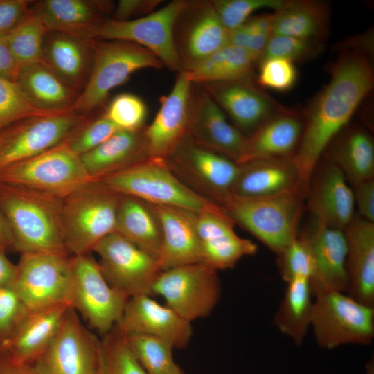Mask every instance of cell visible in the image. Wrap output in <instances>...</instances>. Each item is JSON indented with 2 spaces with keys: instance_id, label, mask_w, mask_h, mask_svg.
<instances>
[{
  "instance_id": "30",
  "label": "cell",
  "mask_w": 374,
  "mask_h": 374,
  "mask_svg": "<svg viewBox=\"0 0 374 374\" xmlns=\"http://www.w3.org/2000/svg\"><path fill=\"white\" fill-rule=\"evenodd\" d=\"M347 242V294L374 307V224L354 217L344 230Z\"/></svg>"
},
{
  "instance_id": "51",
  "label": "cell",
  "mask_w": 374,
  "mask_h": 374,
  "mask_svg": "<svg viewBox=\"0 0 374 374\" xmlns=\"http://www.w3.org/2000/svg\"><path fill=\"white\" fill-rule=\"evenodd\" d=\"M34 2L32 0H0V34L10 30Z\"/></svg>"
},
{
  "instance_id": "25",
  "label": "cell",
  "mask_w": 374,
  "mask_h": 374,
  "mask_svg": "<svg viewBox=\"0 0 374 374\" xmlns=\"http://www.w3.org/2000/svg\"><path fill=\"white\" fill-rule=\"evenodd\" d=\"M114 9L111 1L96 0H41L30 7L48 32L89 39Z\"/></svg>"
},
{
  "instance_id": "18",
  "label": "cell",
  "mask_w": 374,
  "mask_h": 374,
  "mask_svg": "<svg viewBox=\"0 0 374 374\" xmlns=\"http://www.w3.org/2000/svg\"><path fill=\"white\" fill-rule=\"evenodd\" d=\"M187 134L197 145L236 163L241 158L247 138L228 122L225 113L203 87L195 83L190 90Z\"/></svg>"
},
{
  "instance_id": "6",
  "label": "cell",
  "mask_w": 374,
  "mask_h": 374,
  "mask_svg": "<svg viewBox=\"0 0 374 374\" xmlns=\"http://www.w3.org/2000/svg\"><path fill=\"white\" fill-rule=\"evenodd\" d=\"M313 296L310 328L319 347L332 350L343 345L372 343L374 307L338 291H321Z\"/></svg>"
},
{
  "instance_id": "36",
  "label": "cell",
  "mask_w": 374,
  "mask_h": 374,
  "mask_svg": "<svg viewBox=\"0 0 374 374\" xmlns=\"http://www.w3.org/2000/svg\"><path fill=\"white\" fill-rule=\"evenodd\" d=\"M258 57L240 47L227 44L193 67L184 70L195 84L255 79L253 74Z\"/></svg>"
},
{
  "instance_id": "56",
  "label": "cell",
  "mask_w": 374,
  "mask_h": 374,
  "mask_svg": "<svg viewBox=\"0 0 374 374\" xmlns=\"http://www.w3.org/2000/svg\"><path fill=\"white\" fill-rule=\"evenodd\" d=\"M0 374H35L29 365L12 360L6 353L0 352Z\"/></svg>"
},
{
  "instance_id": "53",
  "label": "cell",
  "mask_w": 374,
  "mask_h": 374,
  "mask_svg": "<svg viewBox=\"0 0 374 374\" xmlns=\"http://www.w3.org/2000/svg\"><path fill=\"white\" fill-rule=\"evenodd\" d=\"M355 204L359 217L371 222H374V180L370 179L354 186Z\"/></svg>"
},
{
  "instance_id": "22",
  "label": "cell",
  "mask_w": 374,
  "mask_h": 374,
  "mask_svg": "<svg viewBox=\"0 0 374 374\" xmlns=\"http://www.w3.org/2000/svg\"><path fill=\"white\" fill-rule=\"evenodd\" d=\"M235 224L222 206L197 213L196 226L203 262L217 271L231 269L240 259L258 251L256 244L235 233Z\"/></svg>"
},
{
  "instance_id": "21",
  "label": "cell",
  "mask_w": 374,
  "mask_h": 374,
  "mask_svg": "<svg viewBox=\"0 0 374 374\" xmlns=\"http://www.w3.org/2000/svg\"><path fill=\"white\" fill-rule=\"evenodd\" d=\"M192 84L181 71L170 92L161 98L159 111L145 129L150 159L166 163L186 136Z\"/></svg>"
},
{
  "instance_id": "15",
  "label": "cell",
  "mask_w": 374,
  "mask_h": 374,
  "mask_svg": "<svg viewBox=\"0 0 374 374\" xmlns=\"http://www.w3.org/2000/svg\"><path fill=\"white\" fill-rule=\"evenodd\" d=\"M17 265L13 286L28 313L58 304H69L71 278L70 256L23 253Z\"/></svg>"
},
{
  "instance_id": "38",
  "label": "cell",
  "mask_w": 374,
  "mask_h": 374,
  "mask_svg": "<svg viewBox=\"0 0 374 374\" xmlns=\"http://www.w3.org/2000/svg\"><path fill=\"white\" fill-rule=\"evenodd\" d=\"M332 161L353 186L373 179L374 142L361 127L346 132L332 150Z\"/></svg>"
},
{
  "instance_id": "20",
  "label": "cell",
  "mask_w": 374,
  "mask_h": 374,
  "mask_svg": "<svg viewBox=\"0 0 374 374\" xmlns=\"http://www.w3.org/2000/svg\"><path fill=\"white\" fill-rule=\"evenodd\" d=\"M114 327L125 337L153 336L169 342L178 349L185 348L193 335L190 322L147 294L129 298Z\"/></svg>"
},
{
  "instance_id": "9",
  "label": "cell",
  "mask_w": 374,
  "mask_h": 374,
  "mask_svg": "<svg viewBox=\"0 0 374 374\" xmlns=\"http://www.w3.org/2000/svg\"><path fill=\"white\" fill-rule=\"evenodd\" d=\"M71 264L69 304L103 336L119 321L129 297L108 283L91 253L71 256Z\"/></svg>"
},
{
  "instance_id": "59",
  "label": "cell",
  "mask_w": 374,
  "mask_h": 374,
  "mask_svg": "<svg viewBox=\"0 0 374 374\" xmlns=\"http://www.w3.org/2000/svg\"><path fill=\"white\" fill-rule=\"evenodd\" d=\"M180 374H184V373L182 372V373H181Z\"/></svg>"
},
{
  "instance_id": "2",
  "label": "cell",
  "mask_w": 374,
  "mask_h": 374,
  "mask_svg": "<svg viewBox=\"0 0 374 374\" xmlns=\"http://www.w3.org/2000/svg\"><path fill=\"white\" fill-rule=\"evenodd\" d=\"M63 199L0 181V211L23 253L66 252L62 224Z\"/></svg>"
},
{
  "instance_id": "45",
  "label": "cell",
  "mask_w": 374,
  "mask_h": 374,
  "mask_svg": "<svg viewBox=\"0 0 374 374\" xmlns=\"http://www.w3.org/2000/svg\"><path fill=\"white\" fill-rule=\"evenodd\" d=\"M277 265L282 278L289 282L296 278L311 280L314 261L309 244L302 235L298 237L277 255Z\"/></svg>"
},
{
  "instance_id": "11",
  "label": "cell",
  "mask_w": 374,
  "mask_h": 374,
  "mask_svg": "<svg viewBox=\"0 0 374 374\" xmlns=\"http://www.w3.org/2000/svg\"><path fill=\"white\" fill-rule=\"evenodd\" d=\"M221 290L217 271L198 262L161 271L154 282L152 295L163 297L167 306L191 323L212 312Z\"/></svg>"
},
{
  "instance_id": "10",
  "label": "cell",
  "mask_w": 374,
  "mask_h": 374,
  "mask_svg": "<svg viewBox=\"0 0 374 374\" xmlns=\"http://www.w3.org/2000/svg\"><path fill=\"white\" fill-rule=\"evenodd\" d=\"M91 118L74 111L32 116L0 130V170L67 141Z\"/></svg>"
},
{
  "instance_id": "19",
  "label": "cell",
  "mask_w": 374,
  "mask_h": 374,
  "mask_svg": "<svg viewBox=\"0 0 374 374\" xmlns=\"http://www.w3.org/2000/svg\"><path fill=\"white\" fill-rule=\"evenodd\" d=\"M242 134L249 135L284 107L265 92L255 79L201 84Z\"/></svg>"
},
{
  "instance_id": "7",
  "label": "cell",
  "mask_w": 374,
  "mask_h": 374,
  "mask_svg": "<svg viewBox=\"0 0 374 374\" xmlns=\"http://www.w3.org/2000/svg\"><path fill=\"white\" fill-rule=\"evenodd\" d=\"M94 60L90 78L73 111L88 115L105 102L109 92L134 72L160 69L162 62L148 49L122 40L93 39Z\"/></svg>"
},
{
  "instance_id": "29",
  "label": "cell",
  "mask_w": 374,
  "mask_h": 374,
  "mask_svg": "<svg viewBox=\"0 0 374 374\" xmlns=\"http://www.w3.org/2000/svg\"><path fill=\"white\" fill-rule=\"evenodd\" d=\"M69 307L62 303L28 313L0 351L17 363L30 366L54 337Z\"/></svg>"
},
{
  "instance_id": "44",
  "label": "cell",
  "mask_w": 374,
  "mask_h": 374,
  "mask_svg": "<svg viewBox=\"0 0 374 374\" xmlns=\"http://www.w3.org/2000/svg\"><path fill=\"white\" fill-rule=\"evenodd\" d=\"M44 115L52 114L34 107L15 82L0 76V130L20 119Z\"/></svg>"
},
{
  "instance_id": "46",
  "label": "cell",
  "mask_w": 374,
  "mask_h": 374,
  "mask_svg": "<svg viewBox=\"0 0 374 374\" xmlns=\"http://www.w3.org/2000/svg\"><path fill=\"white\" fill-rule=\"evenodd\" d=\"M323 43L324 42L272 35L258 62L267 57H280L293 62L305 61L321 53L324 48Z\"/></svg>"
},
{
  "instance_id": "35",
  "label": "cell",
  "mask_w": 374,
  "mask_h": 374,
  "mask_svg": "<svg viewBox=\"0 0 374 374\" xmlns=\"http://www.w3.org/2000/svg\"><path fill=\"white\" fill-rule=\"evenodd\" d=\"M273 35L324 42L329 30L327 3L316 0H284L274 10Z\"/></svg>"
},
{
  "instance_id": "1",
  "label": "cell",
  "mask_w": 374,
  "mask_h": 374,
  "mask_svg": "<svg viewBox=\"0 0 374 374\" xmlns=\"http://www.w3.org/2000/svg\"><path fill=\"white\" fill-rule=\"evenodd\" d=\"M373 86L371 50L348 44L342 46L332 67L330 81L304 114L302 136L292 157L306 192L321 154Z\"/></svg>"
},
{
  "instance_id": "39",
  "label": "cell",
  "mask_w": 374,
  "mask_h": 374,
  "mask_svg": "<svg viewBox=\"0 0 374 374\" xmlns=\"http://www.w3.org/2000/svg\"><path fill=\"white\" fill-rule=\"evenodd\" d=\"M48 31L30 10L3 35L20 66L42 61L43 44Z\"/></svg>"
},
{
  "instance_id": "5",
  "label": "cell",
  "mask_w": 374,
  "mask_h": 374,
  "mask_svg": "<svg viewBox=\"0 0 374 374\" xmlns=\"http://www.w3.org/2000/svg\"><path fill=\"white\" fill-rule=\"evenodd\" d=\"M109 189L157 206L184 208L196 213L221 206L187 187L166 163L148 159L97 179Z\"/></svg>"
},
{
  "instance_id": "27",
  "label": "cell",
  "mask_w": 374,
  "mask_h": 374,
  "mask_svg": "<svg viewBox=\"0 0 374 374\" xmlns=\"http://www.w3.org/2000/svg\"><path fill=\"white\" fill-rule=\"evenodd\" d=\"M294 190L306 193L292 157L257 159L238 164L231 193L256 197Z\"/></svg>"
},
{
  "instance_id": "28",
  "label": "cell",
  "mask_w": 374,
  "mask_h": 374,
  "mask_svg": "<svg viewBox=\"0 0 374 374\" xmlns=\"http://www.w3.org/2000/svg\"><path fill=\"white\" fill-rule=\"evenodd\" d=\"M308 190V204L317 222L344 230L353 220V191L332 162L323 168Z\"/></svg>"
},
{
  "instance_id": "54",
  "label": "cell",
  "mask_w": 374,
  "mask_h": 374,
  "mask_svg": "<svg viewBox=\"0 0 374 374\" xmlns=\"http://www.w3.org/2000/svg\"><path fill=\"white\" fill-rule=\"evenodd\" d=\"M19 68L3 34H0V76L15 82Z\"/></svg>"
},
{
  "instance_id": "40",
  "label": "cell",
  "mask_w": 374,
  "mask_h": 374,
  "mask_svg": "<svg viewBox=\"0 0 374 374\" xmlns=\"http://www.w3.org/2000/svg\"><path fill=\"white\" fill-rule=\"evenodd\" d=\"M125 337L134 355L148 374H180L183 372L174 360V348L169 342L145 335Z\"/></svg>"
},
{
  "instance_id": "58",
  "label": "cell",
  "mask_w": 374,
  "mask_h": 374,
  "mask_svg": "<svg viewBox=\"0 0 374 374\" xmlns=\"http://www.w3.org/2000/svg\"><path fill=\"white\" fill-rule=\"evenodd\" d=\"M366 372L364 374H374V360L371 359L366 364Z\"/></svg>"
},
{
  "instance_id": "41",
  "label": "cell",
  "mask_w": 374,
  "mask_h": 374,
  "mask_svg": "<svg viewBox=\"0 0 374 374\" xmlns=\"http://www.w3.org/2000/svg\"><path fill=\"white\" fill-rule=\"evenodd\" d=\"M101 343L100 374H148L115 327L103 336Z\"/></svg>"
},
{
  "instance_id": "47",
  "label": "cell",
  "mask_w": 374,
  "mask_h": 374,
  "mask_svg": "<svg viewBox=\"0 0 374 374\" xmlns=\"http://www.w3.org/2000/svg\"><path fill=\"white\" fill-rule=\"evenodd\" d=\"M217 16L229 32L244 23L252 14L262 8L278 9L284 0H212Z\"/></svg>"
},
{
  "instance_id": "37",
  "label": "cell",
  "mask_w": 374,
  "mask_h": 374,
  "mask_svg": "<svg viewBox=\"0 0 374 374\" xmlns=\"http://www.w3.org/2000/svg\"><path fill=\"white\" fill-rule=\"evenodd\" d=\"M286 283L273 324L295 344L301 345L310 328L314 296L308 278H296Z\"/></svg>"
},
{
  "instance_id": "49",
  "label": "cell",
  "mask_w": 374,
  "mask_h": 374,
  "mask_svg": "<svg viewBox=\"0 0 374 374\" xmlns=\"http://www.w3.org/2000/svg\"><path fill=\"white\" fill-rule=\"evenodd\" d=\"M119 130L103 115L91 119L67 141L71 150L81 156L107 141Z\"/></svg>"
},
{
  "instance_id": "57",
  "label": "cell",
  "mask_w": 374,
  "mask_h": 374,
  "mask_svg": "<svg viewBox=\"0 0 374 374\" xmlns=\"http://www.w3.org/2000/svg\"><path fill=\"white\" fill-rule=\"evenodd\" d=\"M13 237L10 226L3 214L0 211V249L3 251L12 249Z\"/></svg>"
},
{
  "instance_id": "4",
  "label": "cell",
  "mask_w": 374,
  "mask_h": 374,
  "mask_svg": "<svg viewBox=\"0 0 374 374\" xmlns=\"http://www.w3.org/2000/svg\"><path fill=\"white\" fill-rule=\"evenodd\" d=\"M121 196L93 180L63 199L62 231L70 256L90 254L115 232Z\"/></svg>"
},
{
  "instance_id": "12",
  "label": "cell",
  "mask_w": 374,
  "mask_h": 374,
  "mask_svg": "<svg viewBox=\"0 0 374 374\" xmlns=\"http://www.w3.org/2000/svg\"><path fill=\"white\" fill-rule=\"evenodd\" d=\"M101 339L71 307L54 337L30 366L35 374H100Z\"/></svg>"
},
{
  "instance_id": "16",
  "label": "cell",
  "mask_w": 374,
  "mask_h": 374,
  "mask_svg": "<svg viewBox=\"0 0 374 374\" xmlns=\"http://www.w3.org/2000/svg\"><path fill=\"white\" fill-rule=\"evenodd\" d=\"M108 283L129 298L152 295L154 280L161 271L157 258L116 232L105 237L93 250Z\"/></svg>"
},
{
  "instance_id": "17",
  "label": "cell",
  "mask_w": 374,
  "mask_h": 374,
  "mask_svg": "<svg viewBox=\"0 0 374 374\" xmlns=\"http://www.w3.org/2000/svg\"><path fill=\"white\" fill-rule=\"evenodd\" d=\"M229 35L211 1H186L173 29L182 71L229 44Z\"/></svg>"
},
{
  "instance_id": "13",
  "label": "cell",
  "mask_w": 374,
  "mask_h": 374,
  "mask_svg": "<svg viewBox=\"0 0 374 374\" xmlns=\"http://www.w3.org/2000/svg\"><path fill=\"white\" fill-rule=\"evenodd\" d=\"M186 1L174 0L154 12L136 19L103 20L91 39L122 40L136 44L153 53L172 71H182L175 48L173 29Z\"/></svg>"
},
{
  "instance_id": "8",
  "label": "cell",
  "mask_w": 374,
  "mask_h": 374,
  "mask_svg": "<svg viewBox=\"0 0 374 374\" xmlns=\"http://www.w3.org/2000/svg\"><path fill=\"white\" fill-rule=\"evenodd\" d=\"M66 141L0 170V181L64 199L93 181Z\"/></svg>"
},
{
  "instance_id": "26",
  "label": "cell",
  "mask_w": 374,
  "mask_h": 374,
  "mask_svg": "<svg viewBox=\"0 0 374 374\" xmlns=\"http://www.w3.org/2000/svg\"><path fill=\"white\" fill-rule=\"evenodd\" d=\"M94 60L93 39L48 32L42 61L64 82L81 92L90 78Z\"/></svg>"
},
{
  "instance_id": "14",
  "label": "cell",
  "mask_w": 374,
  "mask_h": 374,
  "mask_svg": "<svg viewBox=\"0 0 374 374\" xmlns=\"http://www.w3.org/2000/svg\"><path fill=\"white\" fill-rule=\"evenodd\" d=\"M187 187L222 206L231 194L238 164L195 144L186 134L166 161Z\"/></svg>"
},
{
  "instance_id": "23",
  "label": "cell",
  "mask_w": 374,
  "mask_h": 374,
  "mask_svg": "<svg viewBox=\"0 0 374 374\" xmlns=\"http://www.w3.org/2000/svg\"><path fill=\"white\" fill-rule=\"evenodd\" d=\"M302 235L309 244L314 261V274L310 281L313 294L325 290L346 293L349 278L344 231L317 221L312 231Z\"/></svg>"
},
{
  "instance_id": "32",
  "label": "cell",
  "mask_w": 374,
  "mask_h": 374,
  "mask_svg": "<svg viewBox=\"0 0 374 374\" xmlns=\"http://www.w3.org/2000/svg\"><path fill=\"white\" fill-rule=\"evenodd\" d=\"M15 82L34 107L50 114L73 112L81 93L42 61L20 66Z\"/></svg>"
},
{
  "instance_id": "33",
  "label": "cell",
  "mask_w": 374,
  "mask_h": 374,
  "mask_svg": "<svg viewBox=\"0 0 374 374\" xmlns=\"http://www.w3.org/2000/svg\"><path fill=\"white\" fill-rule=\"evenodd\" d=\"M145 127L136 131L118 130L97 148L80 156L89 175L97 180L150 159Z\"/></svg>"
},
{
  "instance_id": "43",
  "label": "cell",
  "mask_w": 374,
  "mask_h": 374,
  "mask_svg": "<svg viewBox=\"0 0 374 374\" xmlns=\"http://www.w3.org/2000/svg\"><path fill=\"white\" fill-rule=\"evenodd\" d=\"M103 115L119 130L136 131L145 126L147 107L140 97L123 93L112 99Z\"/></svg>"
},
{
  "instance_id": "3",
  "label": "cell",
  "mask_w": 374,
  "mask_h": 374,
  "mask_svg": "<svg viewBox=\"0 0 374 374\" xmlns=\"http://www.w3.org/2000/svg\"><path fill=\"white\" fill-rule=\"evenodd\" d=\"M304 195L301 190L256 197L231 193L221 206L235 224L278 255L299 235Z\"/></svg>"
},
{
  "instance_id": "34",
  "label": "cell",
  "mask_w": 374,
  "mask_h": 374,
  "mask_svg": "<svg viewBox=\"0 0 374 374\" xmlns=\"http://www.w3.org/2000/svg\"><path fill=\"white\" fill-rule=\"evenodd\" d=\"M115 232L158 258L162 242L161 220L154 204L121 195Z\"/></svg>"
},
{
  "instance_id": "48",
  "label": "cell",
  "mask_w": 374,
  "mask_h": 374,
  "mask_svg": "<svg viewBox=\"0 0 374 374\" xmlns=\"http://www.w3.org/2000/svg\"><path fill=\"white\" fill-rule=\"evenodd\" d=\"M257 63L259 68L256 81L260 87L283 92L294 87L297 71L293 62L280 57H267Z\"/></svg>"
},
{
  "instance_id": "42",
  "label": "cell",
  "mask_w": 374,
  "mask_h": 374,
  "mask_svg": "<svg viewBox=\"0 0 374 374\" xmlns=\"http://www.w3.org/2000/svg\"><path fill=\"white\" fill-rule=\"evenodd\" d=\"M273 12L251 16L229 32V44L251 53L258 60L273 35Z\"/></svg>"
},
{
  "instance_id": "31",
  "label": "cell",
  "mask_w": 374,
  "mask_h": 374,
  "mask_svg": "<svg viewBox=\"0 0 374 374\" xmlns=\"http://www.w3.org/2000/svg\"><path fill=\"white\" fill-rule=\"evenodd\" d=\"M303 120L286 109L274 116L249 136L238 164L257 159L292 157L299 144Z\"/></svg>"
},
{
  "instance_id": "50",
  "label": "cell",
  "mask_w": 374,
  "mask_h": 374,
  "mask_svg": "<svg viewBox=\"0 0 374 374\" xmlns=\"http://www.w3.org/2000/svg\"><path fill=\"white\" fill-rule=\"evenodd\" d=\"M27 314L13 285L0 286V346Z\"/></svg>"
},
{
  "instance_id": "52",
  "label": "cell",
  "mask_w": 374,
  "mask_h": 374,
  "mask_svg": "<svg viewBox=\"0 0 374 374\" xmlns=\"http://www.w3.org/2000/svg\"><path fill=\"white\" fill-rule=\"evenodd\" d=\"M161 0H121L114 9V19L124 21L147 15L155 10Z\"/></svg>"
},
{
  "instance_id": "24",
  "label": "cell",
  "mask_w": 374,
  "mask_h": 374,
  "mask_svg": "<svg viewBox=\"0 0 374 374\" xmlns=\"http://www.w3.org/2000/svg\"><path fill=\"white\" fill-rule=\"evenodd\" d=\"M162 228L158 263L161 271L203 262L197 231L198 213L184 208L154 205Z\"/></svg>"
},
{
  "instance_id": "55",
  "label": "cell",
  "mask_w": 374,
  "mask_h": 374,
  "mask_svg": "<svg viewBox=\"0 0 374 374\" xmlns=\"http://www.w3.org/2000/svg\"><path fill=\"white\" fill-rule=\"evenodd\" d=\"M5 252L0 249V286L12 285L17 273V265L12 263Z\"/></svg>"
}]
</instances>
